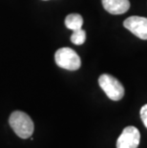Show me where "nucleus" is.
<instances>
[{"label":"nucleus","instance_id":"nucleus-5","mask_svg":"<svg viewBox=\"0 0 147 148\" xmlns=\"http://www.w3.org/2000/svg\"><path fill=\"white\" fill-rule=\"evenodd\" d=\"M123 26L140 39L147 40V18L130 16L123 22Z\"/></svg>","mask_w":147,"mask_h":148},{"label":"nucleus","instance_id":"nucleus-3","mask_svg":"<svg viewBox=\"0 0 147 148\" xmlns=\"http://www.w3.org/2000/svg\"><path fill=\"white\" fill-rule=\"evenodd\" d=\"M55 60L57 66L69 71H76L80 68L79 56L73 49L64 47L58 49L55 53Z\"/></svg>","mask_w":147,"mask_h":148},{"label":"nucleus","instance_id":"nucleus-2","mask_svg":"<svg viewBox=\"0 0 147 148\" xmlns=\"http://www.w3.org/2000/svg\"><path fill=\"white\" fill-rule=\"evenodd\" d=\"M98 84L109 99L114 101L120 100L124 96V87L120 81L108 74H103L98 77Z\"/></svg>","mask_w":147,"mask_h":148},{"label":"nucleus","instance_id":"nucleus-10","mask_svg":"<svg viewBox=\"0 0 147 148\" xmlns=\"http://www.w3.org/2000/svg\"><path fill=\"white\" fill-rule=\"evenodd\" d=\"M43 1H47V0H43Z\"/></svg>","mask_w":147,"mask_h":148},{"label":"nucleus","instance_id":"nucleus-4","mask_svg":"<svg viewBox=\"0 0 147 148\" xmlns=\"http://www.w3.org/2000/svg\"><path fill=\"white\" fill-rule=\"evenodd\" d=\"M139 141V131L135 126H127L118 138L117 148H137Z\"/></svg>","mask_w":147,"mask_h":148},{"label":"nucleus","instance_id":"nucleus-8","mask_svg":"<svg viewBox=\"0 0 147 148\" xmlns=\"http://www.w3.org/2000/svg\"><path fill=\"white\" fill-rule=\"evenodd\" d=\"M86 40V33L82 30V28L79 30L73 31V34L71 36V41L76 45H82Z\"/></svg>","mask_w":147,"mask_h":148},{"label":"nucleus","instance_id":"nucleus-6","mask_svg":"<svg viewBox=\"0 0 147 148\" xmlns=\"http://www.w3.org/2000/svg\"><path fill=\"white\" fill-rule=\"evenodd\" d=\"M103 8L111 14H122L130 8L129 0H101Z\"/></svg>","mask_w":147,"mask_h":148},{"label":"nucleus","instance_id":"nucleus-7","mask_svg":"<svg viewBox=\"0 0 147 148\" xmlns=\"http://www.w3.org/2000/svg\"><path fill=\"white\" fill-rule=\"evenodd\" d=\"M82 25H83V18L79 14H68L66 18H65V26L72 31L81 29Z\"/></svg>","mask_w":147,"mask_h":148},{"label":"nucleus","instance_id":"nucleus-9","mask_svg":"<svg viewBox=\"0 0 147 148\" xmlns=\"http://www.w3.org/2000/svg\"><path fill=\"white\" fill-rule=\"evenodd\" d=\"M140 118H142L143 124L147 128V104L143 105L142 107V109H140Z\"/></svg>","mask_w":147,"mask_h":148},{"label":"nucleus","instance_id":"nucleus-1","mask_svg":"<svg viewBox=\"0 0 147 148\" xmlns=\"http://www.w3.org/2000/svg\"><path fill=\"white\" fill-rule=\"evenodd\" d=\"M9 123L14 133L19 138L26 140L32 137L34 125L32 119L26 113L22 111L12 112L9 119Z\"/></svg>","mask_w":147,"mask_h":148}]
</instances>
